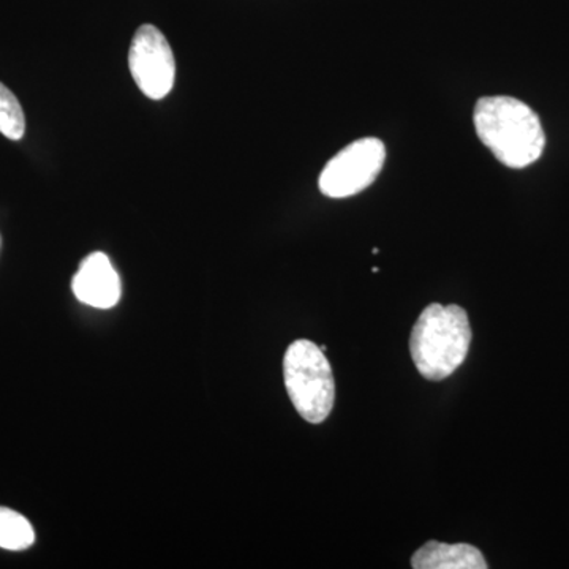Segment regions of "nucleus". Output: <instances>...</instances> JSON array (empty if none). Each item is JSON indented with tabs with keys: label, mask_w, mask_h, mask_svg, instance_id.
<instances>
[{
	"label": "nucleus",
	"mask_w": 569,
	"mask_h": 569,
	"mask_svg": "<svg viewBox=\"0 0 569 569\" xmlns=\"http://www.w3.org/2000/svg\"><path fill=\"white\" fill-rule=\"evenodd\" d=\"M475 129L482 144L509 168H526L545 151L546 134L537 112L512 97L479 99Z\"/></svg>",
	"instance_id": "obj_1"
},
{
	"label": "nucleus",
	"mask_w": 569,
	"mask_h": 569,
	"mask_svg": "<svg viewBox=\"0 0 569 569\" xmlns=\"http://www.w3.org/2000/svg\"><path fill=\"white\" fill-rule=\"evenodd\" d=\"M470 343V321L462 307L430 305L411 331L410 353L426 380L441 381L463 365Z\"/></svg>",
	"instance_id": "obj_2"
},
{
	"label": "nucleus",
	"mask_w": 569,
	"mask_h": 569,
	"mask_svg": "<svg viewBox=\"0 0 569 569\" xmlns=\"http://www.w3.org/2000/svg\"><path fill=\"white\" fill-rule=\"evenodd\" d=\"M284 388L306 421L320 425L331 415L336 383L325 351L310 340L299 339L283 358Z\"/></svg>",
	"instance_id": "obj_3"
},
{
	"label": "nucleus",
	"mask_w": 569,
	"mask_h": 569,
	"mask_svg": "<svg viewBox=\"0 0 569 569\" xmlns=\"http://www.w3.org/2000/svg\"><path fill=\"white\" fill-rule=\"evenodd\" d=\"M387 148L378 138L350 142L336 153L320 174L321 193L329 198H348L372 186L383 170Z\"/></svg>",
	"instance_id": "obj_4"
},
{
	"label": "nucleus",
	"mask_w": 569,
	"mask_h": 569,
	"mask_svg": "<svg viewBox=\"0 0 569 569\" xmlns=\"http://www.w3.org/2000/svg\"><path fill=\"white\" fill-rule=\"evenodd\" d=\"M129 67L134 82L146 97L162 100L174 86L173 50L156 26L142 24L130 44Z\"/></svg>",
	"instance_id": "obj_5"
},
{
	"label": "nucleus",
	"mask_w": 569,
	"mask_h": 569,
	"mask_svg": "<svg viewBox=\"0 0 569 569\" xmlns=\"http://www.w3.org/2000/svg\"><path fill=\"white\" fill-rule=\"evenodd\" d=\"M71 290L82 305L111 309L121 299L122 287L110 258L102 252L86 257L71 280Z\"/></svg>",
	"instance_id": "obj_6"
},
{
	"label": "nucleus",
	"mask_w": 569,
	"mask_h": 569,
	"mask_svg": "<svg viewBox=\"0 0 569 569\" xmlns=\"http://www.w3.org/2000/svg\"><path fill=\"white\" fill-rule=\"evenodd\" d=\"M415 569H486L485 556L475 546L429 541L411 557Z\"/></svg>",
	"instance_id": "obj_7"
},
{
	"label": "nucleus",
	"mask_w": 569,
	"mask_h": 569,
	"mask_svg": "<svg viewBox=\"0 0 569 569\" xmlns=\"http://www.w3.org/2000/svg\"><path fill=\"white\" fill-rule=\"evenodd\" d=\"M36 542L31 522L13 509L0 507V548L24 550Z\"/></svg>",
	"instance_id": "obj_8"
},
{
	"label": "nucleus",
	"mask_w": 569,
	"mask_h": 569,
	"mask_svg": "<svg viewBox=\"0 0 569 569\" xmlns=\"http://www.w3.org/2000/svg\"><path fill=\"white\" fill-rule=\"evenodd\" d=\"M26 132V118L17 96L0 82V133L20 141Z\"/></svg>",
	"instance_id": "obj_9"
}]
</instances>
